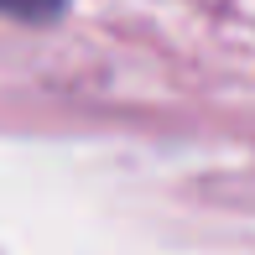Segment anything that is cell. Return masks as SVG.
Here are the masks:
<instances>
[{"mask_svg": "<svg viewBox=\"0 0 255 255\" xmlns=\"http://www.w3.org/2000/svg\"><path fill=\"white\" fill-rule=\"evenodd\" d=\"M63 5L68 0H0V16H10V21H52V16H63Z\"/></svg>", "mask_w": 255, "mask_h": 255, "instance_id": "1", "label": "cell"}]
</instances>
